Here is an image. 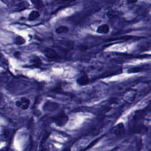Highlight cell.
Masks as SVG:
<instances>
[{"label": "cell", "instance_id": "obj_1", "mask_svg": "<svg viewBox=\"0 0 151 151\" xmlns=\"http://www.w3.org/2000/svg\"><path fill=\"white\" fill-rule=\"evenodd\" d=\"M52 120L57 126H63L68 121V117L64 111H61L58 114L54 116L52 118Z\"/></svg>", "mask_w": 151, "mask_h": 151}, {"label": "cell", "instance_id": "obj_2", "mask_svg": "<svg viewBox=\"0 0 151 151\" xmlns=\"http://www.w3.org/2000/svg\"><path fill=\"white\" fill-rule=\"evenodd\" d=\"M58 47L64 50V51H69L74 48V41L70 40H61L58 42Z\"/></svg>", "mask_w": 151, "mask_h": 151}, {"label": "cell", "instance_id": "obj_3", "mask_svg": "<svg viewBox=\"0 0 151 151\" xmlns=\"http://www.w3.org/2000/svg\"><path fill=\"white\" fill-rule=\"evenodd\" d=\"M124 126L123 123H119L112 129V132L117 136H122L124 133Z\"/></svg>", "mask_w": 151, "mask_h": 151}, {"label": "cell", "instance_id": "obj_4", "mask_svg": "<svg viewBox=\"0 0 151 151\" xmlns=\"http://www.w3.org/2000/svg\"><path fill=\"white\" fill-rule=\"evenodd\" d=\"M44 55L48 58H55L58 57V54L57 52L52 48H45L44 51Z\"/></svg>", "mask_w": 151, "mask_h": 151}, {"label": "cell", "instance_id": "obj_5", "mask_svg": "<svg viewBox=\"0 0 151 151\" xmlns=\"http://www.w3.org/2000/svg\"><path fill=\"white\" fill-rule=\"evenodd\" d=\"M89 77L87 75L84 74L77 79V83L80 86H85L89 83Z\"/></svg>", "mask_w": 151, "mask_h": 151}, {"label": "cell", "instance_id": "obj_6", "mask_svg": "<svg viewBox=\"0 0 151 151\" xmlns=\"http://www.w3.org/2000/svg\"><path fill=\"white\" fill-rule=\"evenodd\" d=\"M96 31L99 34H107L110 31L109 25L107 24H102L97 27Z\"/></svg>", "mask_w": 151, "mask_h": 151}, {"label": "cell", "instance_id": "obj_7", "mask_svg": "<svg viewBox=\"0 0 151 151\" xmlns=\"http://www.w3.org/2000/svg\"><path fill=\"white\" fill-rule=\"evenodd\" d=\"M58 107V105L57 103L48 102L45 103V104L44 105V110H45L48 111H54Z\"/></svg>", "mask_w": 151, "mask_h": 151}, {"label": "cell", "instance_id": "obj_8", "mask_svg": "<svg viewBox=\"0 0 151 151\" xmlns=\"http://www.w3.org/2000/svg\"><path fill=\"white\" fill-rule=\"evenodd\" d=\"M20 101H21V108L23 110H27L30 104V101L26 97H22L20 99Z\"/></svg>", "mask_w": 151, "mask_h": 151}, {"label": "cell", "instance_id": "obj_9", "mask_svg": "<svg viewBox=\"0 0 151 151\" xmlns=\"http://www.w3.org/2000/svg\"><path fill=\"white\" fill-rule=\"evenodd\" d=\"M69 31V28L68 27L65 25H60L58 27L55 31L57 34H63V33H66Z\"/></svg>", "mask_w": 151, "mask_h": 151}, {"label": "cell", "instance_id": "obj_10", "mask_svg": "<svg viewBox=\"0 0 151 151\" xmlns=\"http://www.w3.org/2000/svg\"><path fill=\"white\" fill-rule=\"evenodd\" d=\"M40 12L38 11H32L30 12V14H29L28 16V19L31 21H34L37 19V18H38L40 17Z\"/></svg>", "mask_w": 151, "mask_h": 151}, {"label": "cell", "instance_id": "obj_11", "mask_svg": "<svg viewBox=\"0 0 151 151\" xmlns=\"http://www.w3.org/2000/svg\"><path fill=\"white\" fill-rule=\"evenodd\" d=\"M31 2L33 4L34 6L37 9H42L44 6V5L43 4V2L41 1H38V0H34L31 1Z\"/></svg>", "mask_w": 151, "mask_h": 151}, {"label": "cell", "instance_id": "obj_12", "mask_svg": "<svg viewBox=\"0 0 151 151\" xmlns=\"http://www.w3.org/2000/svg\"><path fill=\"white\" fill-rule=\"evenodd\" d=\"M25 38L21 36H17V37H15L14 40V43L18 45H22L25 44Z\"/></svg>", "mask_w": 151, "mask_h": 151}, {"label": "cell", "instance_id": "obj_13", "mask_svg": "<svg viewBox=\"0 0 151 151\" xmlns=\"http://www.w3.org/2000/svg\"><path fill=\"white\" fill-rule=\"evenodd\" d=\"M143 68L140 67H133L129 68L127 70L128 73H139L142 71Z\"/></svg>", "mask_w": 151, "mask_h": 151}, {"label": "cell", "instance_id": "obj_14", "mask_svg": "<svg viewBox=\"0 0 151 151\" xmlns=\"http://www.w3.org/2000/svg\"><path fill=\"white\" fill-rule=\"evenodd\" d=\"M32 62H33L35 65H40L41 64V60L38 57H37L32 60Z\"/></svg>", "mask_w": 151, "mask_h": 151}, {"label": "cell", "instance_id": "obj_15", "mask_svg": "<svg viewBox=\"0 0 151 151\" xmlns=\"http://www.w3.org/2000/svg\"><path fill=\"white\" fill-rule=\"evenodd\" d=\"M99 139H96L95 140H94L93 142H91V143H90V145H89L88 147H86V148L84 150H82V151H84V150H86L88 149V148L91 147V146H93L94 145H95V144H96V143H97V142L99 140Z\"/></svg>", "mask_w": 151, "mask_h": 151}, {"label": "cell", "instance_id": "obj_16", "mask_svg": "<svg viewBox=\"0 0 151 151\" xmlns=\"http://www.w3.org/2000/svg\"><path fill=\"white\" fill-rule=\"evenodd\" d=\"M15 105L16 106L18 107H21V101L20 100H18L15 102Z\"/></svg>", "mask_w": 151, "mask_h": 151}, {"label": "cell", "instance_id": "obj_17", "mask_svg": "<svg viewBox=\"0 0 151 151\" xmlns=\"http://www.w3.org/2000/svg\"><path fill=\"white\" fill-rule=\"evenodd\" d=\"M14 55H15L16 57L18 58V57H19V55H20V53L17 51V52H16L14 54Z\"/></svg>", "mask_w": 151, "mask_h": 151}, {"label": "cell", "instance_id": "obj_18", "mask_svg": "<svg viewBox=\"0 0 151 151\" xmlns=\"http://www.w3.org/2000/svg\"><path fill=\"white\" fill-rule=\"evenodd\" d=\"M137 1H127V2L129 4H134V3H136Z\"/></svg>", "mask_w": 151, "mask_h": 151}, {"label": "cell", "instance_id": "obj_19", "mask_svg": "<svg viewBox=\"0 0 151 151\" xmlns=\"http://www.w3.org/2000/svg\"><path fill=\"white\" fill-rule=\"evenodd\" d=\"M4 58V57H3V55H2V54L1 52V51H0V60H2V59Z\"/></svg>", "mask_w": 151, "mask_h": 151}, {"label": "cell", "instance_id": "obj_20", "mask_svg": "<svg viewBox=\"0 0 151 151\" xmlns=\"http://www.w3.org/2000/svg\"><path fill=\"white\" fill-rule=\"evenodd\" d=\"M63 151H71V150H70V149L67 148V149H65V150H63Z\"/></svg>", "mask_w": 151, "mask_h": 151}]
</instances>
